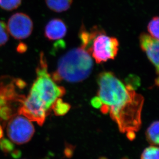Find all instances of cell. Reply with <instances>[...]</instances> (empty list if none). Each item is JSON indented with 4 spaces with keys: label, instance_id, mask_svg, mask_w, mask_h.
Returning a JSON list of instances; mask_svg holds the SVG:
<instances>
[{
    "label": "cell",
    "instance_id": "8",
    "mask_svg": "<svg viewBox=\"0 0 159 159\" xmlns=\"http://www.w3.org/2000/svg\"><path fill=\"white\" fill-rule=\"evenodd\" d=\"M140 46L146 53L147 57L159 73V40L155 39L150 35L143 33L140 36Z\"/></svg>",
    "mask_w": 159,
    "mask_h": 159
},
{
    "label": "cell",
    "instance_id": "16",
    "mask_svg": "<svg viewBox=\"0 0 159 159\" xmlns=\"http://www.w3.org/2000/svg\"><path fill=\"white\" fill-rule=\"evenodd\" d=\"M22 0H0V7L6 11H12L21 5Z\"/></svg>",
    "mask_w": 159,
    "mask_h": 159
},
{
    "label": "cell",
    "instance_id": "20",
    "mask_svg": "<svg viewBox=\"0 0 159 159\" xmlns=\"http://www.w3.org/2000/svg\"><path fill=\"white\" fill-rule=\"evenodd\" d=\"M99 159H107V158H104V157H102V158H99Z\"/></svg>",
    "mask_w": 159,
    "mask_h": 159
},
{
    "label": "cell",
    "instance_id": "4",
    "mask_svg": "<svg viewBox=\"0 0 159 159\" xmlns=\"http://www.w3.org/2000/svg\"><path fill=\"white\" fill-rule=\"evenodd\" d=\"M25 83L21 79L9 77H0V120L8 122L18 114L25 96L19 93L17 89H22Z\"/></svg>",
    "mask_w": 159,
    "mask_h": 159
},
{
    "label": "cell",
    "instance_id": "10",
    "mask_svg": "<svg viewBox=\"0 0 159 159\" xmlns=\"http://www.w3.org/2000/svg\"><path fill=\"white\" fill-rule=\"evenodd\" d=\"M47 6L55 12H62L69 9L73 0H45Z\"/></svg>",
    "mask_w": 159,
    "mask_h": 159
},
{
    "label": "cell",
    "instance_id": "3",
    "mask_svg": "<svg viewBox=\"0 0 159 159\" xmlns=\"http://www.w3.org/2000/svg\"><path fill=\"white\" fill-rule=\"evenodd\" d=\"M93 62L88 51L81 47L74 48L61 57L55 72L51 75L55 82L66 81L80 82L88 78L93 69Z\"/></svg>",
    "mask_w": 159,
    "mask_h": 159
},
{
    "label": "cell",
    "instance_id": "15",
    "mask_svg": "<svg viewBox=\"0 0 159 159\" xmlns=\"http://www.w3.org/2000/svg\"><path fill=\"white\" fill-rule=\"evenodd\" d=\"M158 146H150L144 149L141 155V159H159Z\"/></svg>",
    "mask_w": 159,
    "mask_h": 159
},
{
    "label": "cell",
    "instance_id": "13",
    "mask_svg": "<svg viewBox=\"0 0 159 159\" xmlns=\"http://www.w3.org/2000/svg\"><path fill=\"white\" fill-rule=\"evenodd\" d=\"M71 108L69 104L63 102L61 99L58 98L54 102L52 107L56 115L62 116L67 113Z\"/></svg>",
    "mask_w": 159,
    "mask_h": 159
},
{
    "label": "cell",
    "instance_id": "14",
    "mask_svg": "<svg viewBox=\"0 0 159 159\" xmlns=\"http://www.w3.org/2000/svg\"><path fill=\"white\" fill-rule=\"evenodd\" d=\"M159 17H154L147 26V30L150 36L157 40H159Z\"/></svg>",
    "mask_w": 159,
    "mask_h": 159
},
{
    "label": "cell",
    "instance_id": "18",
    "mask_svg": "<svg viewBox=\"0 0 159 159\" xmlns=\"http://www.w3.org/2000/svg\"><path fill=\"white\" fill-rule=\"evenodd\" d=\"M27 50V46L23 43H21L17 47V51L20 53H23L25 52Z\"/></svg>",
    "mask_w": 159,
    "mask_h": 159
},
{
    "label": "cell",
    "instance_id": "6",
    "mask_svg": "<svg viewBox=\"0 0 159 159\" xmlns=\"http://www.w3.org/2000/svg\"><path fill=\"white\" fill-rule=\"evenodd\" d=\"M6 132L11 141L22 145L32 139L35 130L30 120L23 116L17 114L8 121Z\"/></svg>",
    "mask_w": 159,
    "mask_h": 159
},
{
    "label": "cell",
    "instance_id": "17",
    "mask_svg": "<svg viewBox=\"0 0 159 159\" xmlns=\"http://www.w3.org/2000/svg\"><path fill=\"white\" fill-rule=\"evenodd\" d=\"M9 39V33L5 23L0 20V47L7 42Z\"/></svg>",
    "mask_w": 159,
    "mask_h": 159
},
{
    "label": "cell",
    "instance_id": "9",
    "mask_svg": "<svg viewBox=\"0 0 159 159\" xmlns=\"http://www.w3.org/2000/svg\"><path fill=\"white\" fill-rule=\"evenodd\" d=\"M67 32L65 23L58 18L50 20L45 26L44 35L51 41L59 40L64 37Z\"/></svg>",
    "mask_w": 159,
    "mask_h": 159
},
{
    "label": "cell",
    "instance_id": "5",
    "mask_svg": "<svg viewBox=\"0 0 159 159\" xmlns=\"http://www.w3.org/2000/svg\"><path fill=\"white\" fill-rule=\"evenodd\" d=\"M119 41L99 30L93 37L88 51L97 63L113 60L119 51Z\"/></svg>",
    "mask_w": 159,
    "mask_h": 159
},
{
    "label": "cell",
    "instance_id": "2",
    "mask_svg": "<svg viewBox=\"0 0 159 159\" xmlns=\"http://www.w3.org/2000/svg\"><path fill=\"white\" fill-rule=\"evenodd\" d=\"M45 56L41 53L36 69L37 78L30 92L26 97V102L48 115L54 102L66 93L63 87L57 85L48 70Z\"/></svg>",
    "mask_w": 159,
    "mask_h": 159
},
{
    "label": "cell",
    "instance_id": "12",
    "mask_svg": "<svg viewBox=\"0 0 159 159\" xmlns=\"http://www.w3.org/2000/svg\"><path fill=\"white\" fill-rule=\"evenodd\" d=\"M0 149L5 153L11 154L14 158H19L21 156L20 150L16 149L13 143L6 138L0 140Z\"/></svg>",
    "mask_w": 159,
    "mask_h": 159
},
{
    "label": "cell",
    "instance_id": "1",
    "mask_svg": "<svg viewBox=\"0 0 159 159\" xmlns=\"http://www.w3.org/2000/svg\"><path fill=\"white\" fill-rule=\"evenodd\" d=\"M98 81L99 89L97 96L92 99V105L104 114L109 113L119 130L134 140L141 126L143 96L111 72L101 73Z\"/></svg>",
    "mask_w": 159,
    "mask_h": 159
},
{
    "label": "cell",
    "instance_id": "11",
    "mask_svg": "<svg viewBox=\"0 0 159 159\" xmlns=\"http://www.w3.org/2000/svg\"><path fill=\"white\" fill-rule=\"evenodd\" d=\"M159 122H153L149 126L146 132L147 141L152 146L159 145Z\"/></svg>",
    "mask_w": 159,
    "mask_h": 159
},
{
    "label": "cell",
    "instance_id": "7",
    "mask_svg": "<svg viewBox=\"0 0 159 159\" xmlns=\"http://www.w3.org/2000/svg\"><path fill=\"white\" fill-rule=\"evenodd\" d=\"M8 33L16 39L29 37L33 30V23L29 16L18 12L11 17L8 21Z\"/></svg>",
    "mask_w": 159,
    "mask_h": 159
},
{
    "label": "cell",
    "instance_id": "19",
    "mask_svg": "<svg viewBox=\"0 0 159 159\" xmlns=\"http://www.w3.org/2000/svg\"><path fill=\"white\" fill-rule=\"evenodd\" d=\"M4 133H3V128L2 127L1 125H0V140H1L3 137Z\"/></svg>",
    "mask_w": 159,
    "mask_h": 159
}]
</instances>
